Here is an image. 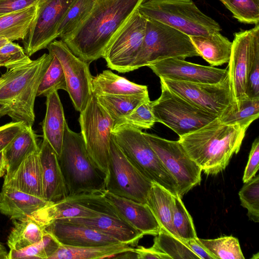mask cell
<instances>
[{"label":"cell","instance_id":"2e32d148","mask_svg":"<svg viewBox=\"0 0 259 259\" xmlns=\"http://www.w3.org/2000/svg\"><path fill=\"white\" fill-rule=\"evenodd\" d=\"M74 0H40L28 33L22 40L24 51L30 57L47 48L58 37L57 30L66 12Z\"/></svg>","mask_w":259,"mask_h":259},{"label":"cell","instance_id":"db71d44e","mask_svg":"<svg viewBox=\"0 0 259 259\" xmlns=\"http://www.w3.org/2000/svg\"><path fill=\"white\" fill-rule=\"evenodd\" d=\"M8 252H0V259H8Z\"/></svg>","mask_w":259,"mask_h":259},{"label":"cell","instance_id":"836d02e7","mask_svg":"<svg viewBox=\"0 0 259 259\" xmlns=\"http://www.w3.org/2000/svg\"><path fill=\"white\" fill-rule=\"evenodd\" d=\"M96 0H74L66 12L58 30L57 35L63 40L72 34L91 12Z\"/></svg>","mask_w":259,"mask_h":259},{"label":"cell","instance_id":"52a82bcc","mask_svg":"<svg viewBox=\"0 0 259 259\" xmlns=\"http://www.w3.org/2000/svg\"><path fill=\"white\" fill-rule=\"evenodd\" d=\"M146 19L142 46L131 71L166 59L200 56L188 35L156 20Z\"/></svg>","mask_w":259,"mask_h":259},{"label":"cell","instance_id":"f1b7e54d","mask_svg":"<svg viewBox=\"0 0 259 259\" xmlns=\"http://www.w3.org/2000/svg\"><path fill=\"white\" fill-rule=\"evenodd\" d=\"M130 251L134 248L121 242L87 247L60 245L49 259H103L111 254Z\"/></svg>","mask_w":259,"mask_h":259},{"label":"cell","instance_id":"7bdbcfd3","mask_svg":"<svg viewBox=\"0 0 259 259\" xmlns=\"http://www.w3.org/2000/svg\"><path fill=\"white\" fill-rule=\"evenodd\" d=\"M241 205L248 210L247 216L255 223L259 222V175L244 183L239 192Z\"/></svg>","mask_w":259,"mask_h":259},{"label":"cell","instance_id":"7a4b0ae2","mask_svg":"<svg viewBox=\"0 0 259 259\" xmlns=\"http://www.w3.org/2000/svg\"><path fill=\"white\" fill-rule=\"evenodd\" d=\"M248 127L222 123L218 117L179 142L190 157L207 175L224 170L232 156L239 151Z\"/></svg>","mask_w":259,"mask_h":259},{"label":"cell","instance_id":"8d00e7d4","mask_svg":"<svg viewBox=\"0 0 259 259\" xmlns=\"http://www.w3.org/2000/svg\"><path fill=\"white\" fill-rule=\"evenodd\" d=\"M259 116V98H246L242 101L239 108L234 110H227L219 120L228 125L238 124L248 127Z\"/></svg>","mask_w":259,"mask_h":259},{"label":"cell","instance_id":"5b68a950","mask_svg":"<svg viewBox=\"0 0 259 259\" xmlns=\"http://www.w3.org/2000/svg\"><path fill=\"white\" fill-rule=\"evenodd\" d=\"M146 18L156 20L191 36L220 32V24L204 14L193 0H145L138 8Z\"/></svg>","mask_w":259,"mask_h":259},{"label":"cell","instance_id":"83f0119b","mask_svg":"<svg viewBox=\"0 0 259 259\" xmlns=\"http://www.w3.org/2000/svg\"><path fill=\"white\" fill-rule=\"evenodd\" d=\"M39 150L37 136L32 126L27 125L4 149L7 171L4 182L11 179L20 163L28 155Z\"/></svg>","mask_w":259,"mask_h":259},{"label":"cell","instance_id":"60d3db41","mask_svg":"<svg viewBox=\"0 0 259 259\" xmlns=\"http://www.w3.org/2000/svg\"><path fill=\"white\" fill-rule=\"evenodd\" d=\"M239 22L258 24L259 0H220Z\"/></svg>","mask_w":259,"mask_h":259},{"label":"cell","instance_id":"5bb4252c","mask_svg":"<svg viewBox=\"0 0 259 259\" xmlns=\"http://www.w3.org/2000/svg\"><path fill=\"white\" fill-rule=\"evenodd\" d=\"M47 48L60 62L65 77L66 92L75 110L81 112L92 94L90 64L75 55L62 40H54Z\"/></svg>","mask_w":259,"mask_h":259},{"label":"cell","instance_id":"7dc6e473","mask_svg":"<svg viewBox=\"0 0 259 259\" xmlns=\"http://www.w3.org/2000/svg\"><path fill=\"white\" fill-rule=\"evenodd\" d=\"M259 165V140L256 138L252 143L242 181L247 183L255 176Z\"/></svg>","mask_w":259,"mask_h":259},{"label":"cell","instance_id":"484cf974","mask_svg":"<svg viewBox=\"0 0 259 259\" xmlns=\"http://www.w3.org/2000/svg\"><path fill=\"white\" fill-rule=\"evenodd\" d=\"M92 92L95 95H138L148 94L147 85L137 84L105 70L92 77Z\"/></svg>","mask_w":259,"mask_h":259},{"label":"cell","instance_id":"f5cc1de1","mask_svg":"<svg viewBox=\"0 0 259 259\" xmlns=\"http://www.w3.org/2000/svg\"><path fill=\"white\" fill-rule=\"evenodd\" d=\"M10 41L9 39L4 37H0V49L4 46L6 44L9 42Z\"/></svg>","mask_w":259,"mask_h":259},{"label":"cell","instance_id":"7c38bea8","mask_svg":"<svg viewBox=\"0 0 259 259\" xmlns=\"http://www.w3.org/2000/svg\"><path fill=\"white\" fill-rule=\"evenodd\" d=\"M147 19L138 9L118 30L103 55L108 68L120 73L131 71L141 49Z\"/></svg>","mask_w":259,"mask_h":259},{"label":"cell","instance_id":"7402d4cb","mask_svg":"<svg viewBox=\"0 0 259 259\" xmlns=\"http://www.w3.org/2000/svg\"><path fill=\"white\" fill-rule=\"evenodd\" d=\"M58 220L85 226L129 245H137L144 235L122 219L111 215L101 214L96 217Z\"/></svg>","mask_w":259,"mask_h":259},{"label":"cell","instance_id":"ee69618b","mask_svg":"<svg viewBox=\"0 0 259 259\" xmlns=\"http://www.w3.org/2000/svg\"><path fill=\"white\" fill-rule=\"evenodd\" d=\"M151 102L148 99L141 103L128 115L119 120L114 128L122 124H127L141 130L152 127L156 121Z\"/></svg>","mask_w":259,"mask_h":259},{"label":"cell","instance_id":"f907efd6","mask_svg":"<svg viewBox=\"0 0 259 259\" xmlns=\"http://www.w3.org/2000/svg\"><path fill=\"white\" fill-rule=\"evenodd\" d=\"M186 241L200 259H218L199 242L197 237Z\"/></svg>","mask_w":259,"mask_h":259},{"label":"cell","instance_id":"277c9868","mask_svg":"<svg viewBox=\"0 0 259 259\" xmlns=\"http://www.w3.org/2000/svg\"><path fill=\"white\" fill-rule=\"evenodd\" d=\"M58 158L68 196L101 194L105 190V176L95 166L81 132L72 131L67 122L62 151Z\"/></svg>","mask_w":259,"mask_h":259},{"label":"cell","instance_id":"74e56055","mask_svg":"<svg viewBox=\"0 0 259 259\" xmlns=\"http://www.w3.org/2000/svg\"><path fill=\"white\" fill-rule=\"evenodd\" d=\"M199 242L218 259H244L237 238L232 236L215 239L199 238Z\"/></svg>","mask_w":259,"mask_h":259},{"label":"cell","instance_id":"30bf717a","mask_svg":"<svg viewBox=\"0 0 259 259\" xmlns=\"http://www.w3.org/2000/svg\"><path fill=\"white\" fill-rule=\"evenodd\" d=\"M143 135L163 164L176 180L177 194L182 198L200 184L202 169L190 157L179 141H170L155 135Z\"/></svg>","mask_w":259,"mask_h":259},{"label":"cell","instance_id":"cb8c5ba5","mask_svg":"<svg viewBox=\"0 0 259 259\" xmlns=\"http://www.w3.org/2000/svg\"><path fill=\"white\" fill-rule=\"evenodd\" d=\"M49 203L7 186L3 185L0 192V212L11 220L30 215Z\"/></svg>","mask_w":259,"mask_h":259},{"label":"cell","instance_id":"681fc988","mask_svg":"<svg viewBox=\"0 0 259 259\" xmlns=\"http://www.w3.org/2000/svg\"><path fill=\"white\" fill-rule=\"evenodd\" d=\"M134 252L138 259H171L168 255L157 250L152 246L145 248L139 246L134 248Z\"/></svg>","mask_w":259,"mask_h":259},{"label":"cell","instance_id":"9a60e30c","mask_svg":"<svg viewBox=\"0 0 259 259\" xmlns=\"http://www.w3.org/2000/svg\"><path fill=\"white\" fill-rule=\"evenodd\" d=\"M109 209V203L101 194L82 193L50 202L29 216L45 227L56 220L96 217Z\"/></svg>","mask_w":259,"mask_h":259},{"label":"cell","instance_id":"f6af8a7d","mask_svg":"<svg viewBox=\"0 0 259 259\" xmlns=\"http://www.w3.org/2000/svg\"><path fill=\"white\" fill-rule=\"evenodd\" d=\"M32 60L22 47L9 41L0 49V67L7 69L17 68L30 63Z\"/></svg>","mask_w":259,"mask_h":259},{"label":"cell","instance_id":"d6a6232c","mask_svg":"<svg viewBox=\"0 0 259 259\" xmlns=\"http://www.w3.org/2000/svg\"><path fill=\"white\" fill-rule=\"evenodd\" d=\"M100 104L109 114L115 124L149 98V94L138 95H95Z\"/></svg>","mask_w":259,"mask_h":259},{"label":"cell","instance_id":"9f6ffc18","mask_svg":"<svg viewBox=\"0 0 259 259\" xmlns=\"http://www.w3.org/2000/svg\"><path fill=\"white\" fill-rule=\"evenodd\" d=\"M5 107H6V106L5 105L0 104V115Z\"/></svg>","mask_w":259,"mask_h":259},{"label":"cell","instance_id":"603a6c76","mask_svg":"<svg viewBox=\"0 0 259 259\" xmlns=\"http://www.w3.org/2000/svg\"><path fill=\"white\" fill-rule=\"evenodd\" d=\"M39 150L28 155L3 185L43 198ZM44 199V198H43Z\"/></svg>","mask_w":259,"mask_h":259},{"label":"cell","instance_id":"f35d334b","mask_svg":"<svg viewBox=\"0 0 259 259\" xmlns=\"http://www.w3.org/2000/svg\"><path fill=\"white\" fill-rule=\"evenodd\" d=\"M172 223L180 239L187 241L197 237L192 218L178 194L174 195Z\"/></svg>","mask_w":259,"mask_h":259},{"label":"cell","instance_id":"ffe728a7","mask_svg":"<svg viewBox=\"0 0 259 259\" xmlns=\"http://www.w3.org/2000/svg\"><path fill=\"white\" fill-rule=\"evenodd\" d=\"M61 245L73 247L100 246L119 243L115 239L85 226L56 220L45 226Z\"/></svg>","mask_w":259,"mask_h":259},{"label":"cell","instance_id":"d590c367","mask_svg":"<svg viewBox=\"0 0 259 259\" xmlns=\"http://www.w3.org/2000/svg\"><path fill=\"white\" fill-rule=\"evenodd\" d=\"M60 245L55 237L46 231L39 241L21 249H10L8 259H49Z\"/></svg>","mask_w":259,"mask_h":259},{"label":"cell","instance_id":"44dd1931","mask_svg":"<svg viewBox=\"0 0 259 259\" xmlns=\"http://www.w3.org/2000/svg\"><path fill=\"white\" fill-rule=\"evenodd\" d=\"M39 159L41 167L43 198L49 202H55L68 196L64 178L58 156L43 138L39 146Z\"/></svg>","mask_w":259,"mask_h":259},{"label":"cell","instance_id":"3957f363","mask_svg":"<svg viewBox=\"0 0 259 259\" xmlns=\"http://www.w3.org/2000/svg\"><path fill=\"white\" fill-rule=\"evenodd\" d=\"M52 53L44 54L22 66L7 69L0 77V104L6 107L0 117L32 126L34 106L39 84L52 60Z\"/></svg>","mask_w":259,"mask_h":259},{"label":"cell","instance_id":"f546056e","mask_svg":"<svg viewBox=\"0 0 259 259\" xmlns=\"http://www.w3.org/2000/svg\"><path fill=\"white\" fill-rule=\"evenodd\" d=\"M174 195L162 186L152 182L146 204L162 228L178 237L174 230L172 223Z\"/></svg>","mask_w":259,"mask_h":259},{"label":"cell","instance_id":"ac0fdd59","mask_svg":"<svg viewBox=\"0 0 259 259\" xmlns=\"http://www.w3.org/2000/svg\"><path fill=\"white\" fill-rule=\"evenodd\" d=\"M160 78L193 83H217L228 76L227 69L206 66L172 58L148 66Z\"/></svg>","mask_w":259,"mask_h":259},{"label":"cell","instance_id":"ab89813d","mask_svg":"<svg viewBox=\"0 0 259 259\" xmlns=\"http://www.w3.org/2000/svg\"><path fill=\"white\" fill-rule=\"evenodd\" d=\"M52 55L51 63L39 84L36 97H46L50 93L59 90L67 91L65 77L61 64L58 58Z\"/></svg>","mask_w":259,"mask_h":259},{"label":"cell","instance_id":"6da1fadb","mask_svg":"<svg viewBox=\"0 0 259 259\" xmlns=\"http://www.w3.org/2000/svg\"><path fill=\"white\" fill-rule=\"evenodd\" d=\"M145 0H96L87 19L63 41L72 52L90 64L102 58L110 41Z\"/></svg>","mask_w":259,"mask_h":259},{"label":"cell","instance_id":"c3c4849f","mask_svg":"<svg viewBox=\"0 0 259 259\" xmlns=\"http://www.w3.org/2000/svg\"><path fill=\"white\" fill-rule=\"evenodd\" d=\"M40 0H0V16L36 6Z\"/></svg>","mask_w":259,"mask_h":259},{"label":"cell","instance_id":"1f68e13d","mask_svg":"<svg viewBox=\"0 0 259 259\" xmlns=\"http://www.w3.org/2000/svg\"><path fill=\"white\" fill-rule=\"evenodd\" d=\"M36 6L0 16V37L23 40L35 17Z\"/></svg>","mask_w":259,"mask_h":259},{"label":"cell","instance_id":"8fae6325","mask_svg":"<svg viewBox=\"0 0 259 259\" xmlns=\"http://www.w3.org/2000/svg\"><path fill=\"white\" fill-rule=\"evenodd\" d=\"M152 183L130 162L111 136L105 190L146 204Z\"/></svg>","mask_w":259,"mask_h":259},{"label":"cell","instance_id":"bcb514c9","mask_svg":"<svg viewBox=\"0 0 259 259\" xmlns=\"http://www.w3.org/2000/svg\"><path fill=\"white\" fill-rule=\"evenodd\" d=\"M27 126L23 122L12 121L0 126V152L4 150Z\"/></svg>","mask_w":259,"mask_h":259},{"label":"cell","instance_id":"4316f807","mask_svg":"<svg viewBox=\"0 0 259 259\" xmlns=\"http://www.w3.org/2000/svg\"><path fill=\"white\" fill-rule=\"evenodd\" d=\"M189 37L199 56L211 66H220L229 62L232 42L220 32Z\"/></svg>","mask_w":259,"mask_h":259},{"label":"cell","instance_id":"8992f818","mask_svg":"<svg viewBox=\"0 0 259 259\" xmlns=\"http://www.w3.org/2000/svg\"><path fill=\"white\" fill-rule=\"evenodd\" d=\"M112 137L130 162L151 182L177 194V184L161 161L141 130L127 124L115 127Z\"/></svg>","mask_w":259,"mask_h":259},{"label":"cell","instance_id":"e0dca14e","mask_svg":"<svg viewBox=\"0 0 259 259\" xmlns=\"http://www.w3.org/2000/svg\"><path fill=\"white\" fill-rule=\"evenodd\" d=\"M257 24L250 29L241 30L234 34L228 69L233 104L228 110L238 109L242 101L248 97L246 91L251 46Z\"/></svg>","mask_w":259,"mask_h":259},{"label":"cell","instance_id":"e575fe53","mask_svg":"<svg viewBox=\"0 0 259 259\" xmlns=\"http://www.w3.org/2000/svg\"><path fill=\"white\" fill-rule=\"evenodd\" d=\"M152 247L168 255L171 259H200L185 240L177 237L163 228L155 236Z\"/></svg>","mask_w":259,"mask_h":259},{"label":"cell","instance_id":"4fadbf2b","mask_svg":"<svg viewBox=\"0 0 259 259\" xmlns=\"http://www.w3.org/2000/svg\"><path fill=\"white\" fill-rule=\"evenodd\" d=\"M172 92L200 109L220 117L233 104L229 77L217 83H193L160 78Z\"/></svg>","mask_w":259,"mask_h":259},{"label":"cell","instance_id":"ba28073f","mask_svg":"<svg viewBox=\"0 0 259 259\" xmlns=\"http://www.w3.org/2000/svg\"><path fill=\"white\" fill-rule=\"evenodd\" d=\"M79 122L89 155L106 177L114 123L93 93L84 109L80 112Z\"/></svg>","mask_w":259,"mask_h":259},{"label":"cell","instance_id":"4dcf8cb0","mask_svg":"<svg viewBox=\"0 0 259 259\" xmlns=\"http://www.w3.org/2000/svg\"><path fill=\"white\" fill-rule=\"evenodd\" d=\"M12 221L13 227L7 240L10 249L19 250L36 243L46 233L45 227L29 215Z\"/></svg>","mask_w":259,"mask_h":259},{"label":"cell","instance_id":"d4e9b609","mask_svg":"<svg viewBox=\"0 0 259 259\" xmlns=\"http://www.w3.org/2000/svg\"><path fill=\"white\" fill-rule=\"evenodd\" d=\"M46 112L42 122L43 138L46 139L56 153L61 154L66 120L58 91L46 96Z\"/></svg>","mask_w":259,"mask_h":259},{"label":"cell","instance_id":"9c48e42d","mask_svg":"<svg viewBox=\"0 0 259 259\" xmlns=\"http://www.w3.org/2000/svg\"><path fill=\"white\" fill-rule=\"evenodd\" d=\"M160 84L161 95L151 102L153 114L156 122L170 128L179 137L197 130L218 117Z\"/></svg>","mask_w":259,"mask_h":259},{"label":"cell","instance_id":"816d5d0a","mask_svg":"<svg viewBox=\"0 0 259 259\" xmlns=\"http://www.w3.org/2000/svg\"><path fill=\"white\" fill-rule=\"evenodd\" d=\"M6 171L7 163L3 150L0 152V178L6 174Z\"/></svg>","mask_w":259,"mask_h":259},{"label":"cell","instance_id":"11a10c76","mask_svg":"<svg viewBox=\"0 0 259 259\" xmlns=\"http://www.w3.org/2000/svg\"><path fill=\"white\" fill-rule=\"evenodd\" d=\"M0 252H7L5 247L0 243Z\"/></svg>","mask_w":259,"mask_h":259},{"label":"cell","instance_id":"b9f144b4","mask_svg":"<svg viewBox=\"0 0 259 259\" xmlns=\"http://www.w3.org/2000/svg\"><path fill=\"white\" fill-rule=\"evenodd\" d=\"M246 94L249 98H259V25L253 33L250 51Z\"/></svg>","mask_w":259,"mask_h":259},{"label":"cell","instance_id":"d6986e66","mask_svg":"<svg viewBox=\"0 0 259 259\" xmlns=\"http://www.w3.org/2000/svg\"><path fill=\"white\" fill-rule=\"evenodd\" d=\"M114 208L119 217L145 235L156 236L162 227L149 206L112 194L101 193Z\"/></svg>","mask_w":259,"mask_h":259}]
</instances>
